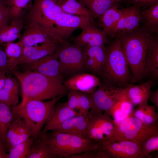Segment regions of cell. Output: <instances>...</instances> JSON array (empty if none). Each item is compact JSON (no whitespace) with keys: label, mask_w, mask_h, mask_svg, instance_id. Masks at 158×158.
Listing matches in <instances>:
<instances>
[{"label":"cell","mask_w":158,"mask_h":158,"mask_svg":"<svg viewBox=\"0 0 158 158\" xmlns=\"http://www.w3.org/2000/svg\"><path fill=\"white\" fill-rule=\"evenodd\" d=\"M20 83L22 99L19 106L31 100H44L63 96L67 90L63 78L42 74L36 71L11 70Z\"/></svg>","instance_id":"cell-1"},{"label":"cell","mask_w":158,"mask_h":158,"mask_svg":"<svg viewBox=\"0 0 158 158\" xmlns=\"http://www.w3.org/2000/svg\"><path fill=\"white\" fill-rule=\"evenodd\" d=\"M151 35L144 28L138 29L119 38L123 51L132 73V81L136 82L146 75L145 62Z\"/></svg>","instance_id":"cell-2"},{"label":"cell","mask_w":158,"mask_h":158,"mask_svg":"<svg viewBox=\"0 0 158 158\" xmlns=\"http://www.w3.org/2000/svg\"><path fill=\"white\" fill-rule=\"evenodd\" d=\"M63 96L47 101L31 100L22 106L11 107L12 111L19 116L27 126L31 137L35 140L54 113L55 106Z\"/></svg>","instance_id":"cell-3"},{"label":"cell","mask_w":158,"mask_h":158,"mask_svg":"<svg viewBox=\"0 0 158 158\" xmlns=\"http://www.w3.org/2000/svg\"><path fill=\"white\" fill-rule=\"evenodd\" d=\"M51 131L39 136L38 138L49 145L58 158H67L71 156L103 146V143L88 138L56 130Z\"/></svg>","instance_id":"cell-4"},{"label":"cell","mask_w":158,"mask_h":158,"mask_svg":"<svg viewBox=\"0 0 158 158\" xmlns=\"http://www.w3.org/2000/svg\"><path fill=\"white\" fill-rule=\"evenodd\" d=\"M103 69L104 75L110 81L126 85L132 80L129 66L123 51L121 40L118 38L108 49Z\"/></svg>","instance_id":"cell-5"},{"label":"cell","mask_w":158,"mask_h":158,"mask_svg":"<svg viewBox=\"0 0 158 158\" xmlns=\"http://www.w3.org/2000/svg\"><path fill=\"white\" fill-rule=\"evenodd\" d=\"M63 12L54 0H34L31 7L23 18L25 26L32 25L53 32L52 29L55 21Z\"/></svg>","instance_id":"cell-6"},{"label":"cell","mask_w":158,"mask_h":158,"mask_svg":"<svg viewBox=\"0 0 158 158\" xmlns=\"http://www.w3.org/2000/svg\"><path fill=\"white\" fill-rule=\"evenodd\" d=\"M158 132V126L146 125L131 114L116 125L112 141L127 140L141 144Z\"/></svg>","instance_id":"cell-7"},{"label":"cell","mask_w":158,"mask_h":158,"mask_svg":"<svg viewBox=\"0 0 158 158\" xmlns=\"http://www.w3.org/2000/svg\"><path fill=\"white\" fill-rule=\"evenodd\" d=\"M81 48L65 40L58 43L54 53L59 61L63 75H73L83 70L85 65Z\"/></svg>","instance_id":"cell-8"},{"label":"cell","mask_w":158,"mask_h":158,"mask_svg":"<svg viewBox=\"0 0 158 158\" xmlns=\"http://www.w3.org/2000/svg\"><path fill=\"white\" fill-rule=\"evenodd\" d=\"M119 89L107 84H100L93 92L86 93L91 105L88 113L104 112L108 114Z\"/></svg>","instance_id":"cell-9"},{"label":"cell","mask_w":158,"mask_h":158,"mask_svg":"<svg viewBox=\"0 0 158 158\" xmlns=\"http://www.w3.org/2000/svg\"><path fill=\"white\" fill-rule=\"evenodd\" d=\"M90 23L85 17L63 12L56 20L52 30L60 38L65 40L76 30L82 29Z\"/></svg>","instance_id":"cell-10"},{"label":"cell","mask_w":158,"mask_h":158,"mask_svg":"<svg viewBox=\"0 0 158 158\" xmlns=\"http://www.w3.org/2000/svg\"><path fill=\"white\" fill-rule=\"evenodd\" d=\"M22 71H35L47 76L63 78L61 65L54 52L30 63L19 65Z\"/></svg>","instance_id":"cell-11"},{"label":"cell","mask_w":158,"mask_h":158,"mask_svg":"<svg viewBox=\"0 0 158 158\" xmlns=\"http://www.w3.org/2000/svg\"><path fill=\"white\" fill-rule=\"evenodd\" d=\"M140 7L134 5L123 8V13L110 36L117 39L137 30L141 20Z\"/></svg>","instance_id":"cell-12"},{"label":"cell","mask_w":158,"mask_h":158,"mask_svg":"<svg viewBox=\"0 0 158 158\" xmlns=\"http://www.w3.org/2000/svg\"><path fill=\"white\" fill-rule=\"evenodd\" d=\"M103 144L108 158H142L140 144L120 140Z\"/></svg>","instance_id":"cell-13"},{"label":"cell","mask_w":158,"mask_h":158,"mask_svg":"<svg viewBox=\"0 0 158 158\" xmlns=\"http://www.w3.org/2000/svg\"><path fill=\"white\" fill-rule=\"evenodd\" d=\"M25 30L18 39V43L23 48L49 42L54 40H62L53 32L32 25L24 26Z\"/></svg>","instance_id":"cell-14"},{"label":"cell","mask_w":158,"mask_h":158,"mask_svg":"<svg viewBox=\"0 0 158 158\" xmlns=\"http://www.w3.org/2000/svg\"><path fill=\"white\" fill-rule=\"evenodd\" d=\"M60 42L56 40L36 45L24 47L16 62V67L30 63L53 53Z\"/></svg>","instance_id":"cell-15"},{"label":"cell","mask_w":158,"mask_h":158,"mask_svg":"<svg viewBox=\"0 0 158 158\" xmlns=\"http://www.w3.org/2000/svg\"><path fill=\"white\" fill-rule=\"evenodd\" d=\"M81 32L72 39L74 44L82 48L83 47L104 46L107 42V36L102 30L90 23L82 29Z\"/></svg>","instance_id":"cell-16"},{"label":"cell","mask_w":158,"mask_h":158,"mask_svg":"<svg viewBox=\"0 0 158 158\" xmlns=\"http://www.w3.org/2000/svg\"><path fill=\"white\" fill-rule=\"evenodd\" d=\"M134 107L124 88H119L108 114L117 125L132 113Z\"/></svg>","instance_id":"cell-17"},{"label":"cell","mask_w":158,"mask_h":158,"mask_svg":"<svg viewBox=\"0 0 158 158\" xmlns=\"http://www.w3.org/2000/svg\"><path fill=\"white\" fill-rule=\"evenodd\" d=\"M13 112V119L7 132L4 145L8 152L15 145L31 137L25 122L17 114Z\"/></svg>","instance_id":"cell-18"},{"label":"cell","mask_w":158,"mask_h":158,"mask_svg":"<svg viewBox=\"0 0 158 158\" xmlns=\"http://www.w3.org/2000/svg\"><path fill=\"white\" fill-rule=\"evenodd\" d=\"M63 83L67 90H77L86 93L93 92L100 84L97 77L86 73L75 74Z\"/></svg>","instance_id":"cell-19"},{"label":"cell","mask_w":158,"mask_h":158,"mask_svg":"<svg viewBox=\"0 0 158 158\" xmlns=\"http://www.w3.org/2000/svg\"><path fill=\"white\" fill-rule=\"evenodd\" d=\"M79 114L78 111L70 108L66 102L56 104L52 116L42 130L39 136L55 130L68 120Z\"/></svg>","instance_id":"cell-20"},{"label":"cell","mask_w":158,"mask_h":158,"mask_svg":"<svg viewBox=\"0 0 158 158\" xmlns=\"http://www.w3.org/2000/svg\"><path fill=\"white\" fill-rule=\"evenodd\" d=\"M152 85V82L148 80L139 85H128L124 88L128 97L134 107L148 103Z\"/></svg>","instance_id":"cell-21"},{"label":"cell","mask_w":158,"mask_h":158,"mask_svg":"<svg viewBox=\"0 0 158 158\" xmlns=\"http://www.w3.org/2000/svg\"><path fill=\"white\" fill-rule=\"evenodd\" d=\"M145 72L153 78L158 77V41L157 39L151 35L145 59Z\"/></svg>","instance_id":"cell-22"},{"label":"cell","mask_w":158,"mask_h":158,"mask_svg":"<svg viewBox=\"0 0 158 158\" xmlns=\"http://www.w3.org/2000/svg\"><path fill=\"white\" fill-rule=\"evenodd\" d=\"M123 8L116 5L105 12L99 17L100 25L105 34L110 36L123 13Z\"/></svg>","instance_id":"cell-23"},{"label":"cell","mask_w":158,"mask_h":158,"mask_svg":"<svg viewBox=\"0 0 158 158\" xmlns=\"http://www.w3.org/2000/svg\"><path fill=\"white\" fill-rule=\"evenodd\" d=\"M8 22L22 19L31 7L32 0H4Z\"/></svg>","instance_id":"cell-24"},{"label":"cell","mask_w":158,"mask_h":158,"mask_svg":"<svg viewBox=\"0 0 158 158\" xmlns=\"http://www.w3.org/2000/svg\"><path fill=\"white\" fill-rule=\"evenodd\" d=\"M134 109L131 115L145 124L150 126H158V115L154 105L148 103L141 104Z\"/></svg>","instance_id":"cell-25"},{"label":"cell","mask_w":158,"mask_h":158,"mask_svg":"<svg viewBox=\"0 0 158 158\" xmlns=\"http://www.w3.org/2000/svg\"><path fill=\"white\" fill-rule=\"evenodd\" d=\"M93 18L100 17L105 12L122 1L120 0H79Z\"/></svg>","instance_id":"cell-26"},{"label":"cell","mask_w":158,"mask_h":158,"mask_svg":"<svg viewBox=\"0 0 158 158\" xmlns=\"http://www.w3.org/2000/svg\"><path fill=\"white\" fill-rule=\"evenodd\" d=\"M24 26L23 18L9 23L8 26L0 30V44L3 45L18 39Z\"/></svg>","instance_id":"cell-27"},{"label":"cell","mask_w":158,"mask_h":158,"mask_svg":"<svg viewBox=\"0 0 158 158\" xmlns=\"http://www.w3.org/2000/svg\"><path fill=\"white\" fill-rule=\"evenodd\" d=\"M57 3L64 12L87 18L93 24L94 18L88 10L80 2L76 0H63Z\"/></svg>","instance_id":"cell-28"},{"label":"cell","mask_w":158,"mask_h":158,"mask_svg":"<svg viewBox=\"0 0 158 158\" xmlns=\"http://www.w3.org/2000/svg\"><path fill=\"white\" fill-rule=\"evenodd\" d=\"M26 158H58L52 147L39 138L34 140Z\"/></svg>","instance_id":"cell-29"},{"label":"cell","mask_w":158,"mask_h":158,"mask_svg":"<svg viewBox=\"0 0 158 158\" xmlns=\"http://www.w3.org/2000/svg\"><path fill=\"white\" fill-rule=\"evenodd\" d=\"M144 28L150 34L158 32V2L150 6L141 13Z\"/></svg>","instance_id":"cell-30"},{"label":"cell","mask_w":158,"mask_h":158,"mask_svg":"<svg viewBox=\"0 0 158 158\" xmlns=\"http://www.w3.org/2000/svg\"><path fill=\"white\" fill-rule=\"evenodd\" d=\"M13 117L11 107L0 101V140L4 145Z\"/></svg>","instance_id":"cell-31"},{"label":"cell","mask_w":158,"mask_h":158,"mask_svg":"<svg viewBox=\"0 0 158 158\" xmlns=\"http://www.w3.org/2000/svg\"><path fill=\"white\" fill-rule=\"evenodd\" d=\"M107 52L105 46L86 47L83 51L84 56L91 58L95 62L98 72L104 68Z\"/></svg>","instance_id":"cell-32"},{"label":"cell","mask_w":158,"mask_h":158,"mask_svg":"<svg viewBox=\"0 0 158 158\" xmlns=\"http://www.w3.org/2000/svg\"><path fill=\"white\" fill-rule=\"evenodd\" d=\"M3 44L5 46L4 50L8 59V65L11 71V69L15 68L16 62L21 54L23 48L18 42H13Z\"/></svg>","instance_id":"cell-33"},{"label":"cell","mask_w":158,"mask_h":158,"mask_svg":"<svg viewBox=\"0 0 158 158\" xmlns=\"http://www.w3.org/2000/svg\"><path fill=\"white\" fill-rule=\"evenodd\" d=\"M34 140L30 137L13 146L8 151V158H26Z\"/></svg>","instance_id":"cell-34"},{"label":"cell","mask_w":158,"mask_h":158,"mask_svg":"<svg viewBox=\"0 0 158 158\" xmlns=\"http://www.w3.org/2000/svg\"><path fill=\"white\" fill-rule=\"evenodd\" d=\"M158 151V132L147 138L141 144V152L142 158H151V154Z\"/></svg>","instance_id":"cell-35"},{"label":"cell","mask_w":158,"mask_h":158,"mask_svg":"<svg viewBox=\"0 0 158 158\" xmlns=\"http://www.w3.org/2000/svg\"><path fill=\"white\" fill-rule=\"evenodd\" d=\"M87 115L84 116L79 114L74 116L64 122L54 130L71 133L78 125L85 119Z\"/></svg>","instance_id":"cell-36"},{"label":"cell","mask_w":158,"mask_h":158,"mask_svg":"<svg viewBox=\"0 0 158 158\" xmlns=\"http://www.w3.org/2000/svg\"><path fill=\"white\" fill-rule=\"evenodd\" d=\"M67 158H108L104 146L95 150H88Z\"/></svg>","instance_id":"cell-37"},{"label":"cell","mask_w":158,"mask_h":158,"mask_svg":"<svg viewBox=\"0 0 158 158\" xmlns=\"http://www.w3.org/2000/svg\"><path fill=\"white\" fill-rule=\"evenodd\" d=\"M79 107L78 112L81 115H87L91 108L90 99L87 94L79 91Z\"/></svg>","instance_id":"cell-38"},{"label":"cell","mask_w":158,"mask_h":158,"mask_svg":"<svg viewBox=\"0 0 158 158\" xmlns=\"http://www.w3.org/2000/svg\"><path fill=\"white\" fill-rule=\"evenodd\" d=\"M0 101L11 107L18 105L19 95L9 92L3 88L0 91Z\"/></svg>","instance_id":"cell-39"},{"label":"cell","mask_w":158,"mask_h":158,"mask_svg":"<svg viewBox=\"0 0 158 158\" xmlns=\"http://www.w3.org/2000/svg\"><path fill=\"white\" fill-rule=\"evenodd\" d=\"M3 88L11 93L19 95V85L17 80L8 74H7Z\"/></svg>","instance_id":"cell-40"},{"label":"cell","mask_w":158,"mask_h":158,"mask_svg":"<svg viewBox=\"0 0 158 158\" xmlns=\"http://www.w3.org/2000/svg\"><path fill=\"white\" fill-rule=\"evenodd\" d=\"M68 94L67 105L71 109L78 110L79 107V91L74 90H69Z\"/></svg>","instance_id":"cell-41"},{"label":"cell","mask_w":158,"mask_h":158,"mask_svg":"<svg viewBox=\"0 0 158 158\" xmlns=\"http://www.w3.org/2000/svg\"><path fill=\"white\" fill-rule=\"evenodd\" d=\"M0 70L7 73L10 72L8 62V59L2 45L0 44Z\"/></svg>","instance_id":"cell-42"},{"label":"cell","mask_w":158,"mask_h":158,"mask_svg":"<svg viewBox=\"0 0 158 158\" xmlns=\"http://www.w3.org/2000/svg\"><path fill=\"white\" fill-rule=\"evenodd\" d=\"M9 24L7 10L5 6L0 8V30Z\"/></svg>","instance_id":"cell-43"},{"label":"cell","mask_w":158,"mask_h":158,"mask_svg":"<svg viewBox=\"0 0 158 158\" xmlns=\"http://www.w3.org/2000/svg\"><path fill=\"white\" fill-rule=\"evenodd\" d=\"M133 5L140 7L145 6L154 5L157 2L158 0H128Z\"/></svg>","instance_id":"cell-44"},{"label":"cell","mask_w":158,"mask_h":158,"mask_svg":"<svg viewBox=\"0 0 158 158\" xmlns=\"http://www.w3.org/2000/svg\"><path fill=\"white\" fill-rule=\"evenodd\" d=\"M149 99L154 104L156 109L158 108V89H157L155 91H151Z\"/></svg>","instance_id":"cell-45"},{"label":"cell","mask_w":158,"mask_h":158,"mask_svg":"<svg viewBox=\"0 0 158 158\" xmlns=\"http://www.w3.org/2000/svg\"><path fill=\"white\" fill-rule=\"evenodd\" d=\"M0 158H8V153H7L4 144L0 140Z\"/></svg>","instance_id":"cell-46"},{"label":"cell","mask_w":158,"mask_h":158,"mask_svg":"<svg viewBox=\"0 0 158 158\" xmlns=\"http://www.w3.org/2000/svg\"><path fill=\"white\" fill-rule=\"evenodd\" d=\"M5 72L0 70V91L3 88L6 77Z\"/></svg>","instance_id":"cell-47"},{"label":"cell","mask_w":158,"mask_h":158,"mask_svg":"<svg viewBox=\"0 0 158 158\" xmlns=\"http://www.w3.org/2000/svg\"><path fill=\"white\" fill-rule=\"evenodd\" d=\"M5 6L4 0H0V8Z\"/></svg>","instance_id":"cell-48"},{"label":"cell","mask_w":158,"mask_h":158,"mask_svg":"<svg viewBox=\"0 0 158 158\" xmlns=\"http://www.w3.org/2000/svg\"><path fill=\"white\" fill-rule=\"evenodd\" d=\"M54 0L57 3L59 1H60L62 0Z\"/></svg>","instance_id":"cell-49"},{"label":"cell","mask_w":158,"mask_h":158,"mask_svg":"<svg viewBox=\"0 0 158 158\" xmlns=\"http://www.w3.org/2000/svg\"><path fill=\"white\" fill-rule=\"evenodd\" d=\"M121 1L124 0H120Z\"/></svg>","instance_id":"cell-50"}]
</instances>
